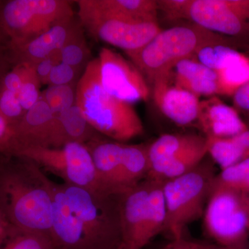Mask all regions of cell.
Masks as SVG:
<instances>
[{
    "label": "cell",
    "instance_id": "cell-1",
    "mask_svg": "<svg viewBox=\"0 0 249 249\" xmlns=\"http://www.w3.org/2000/svg\"><path fill=\"white\" fill-rule=\"evenodd\" d=\"M53 181L30 159L0 154V213L12 227L50 237Z\"/></svg>",
    "mask_w": 249,
    "mask_h": 249
},
{
    "label": "cell",
    "instance_id": "cell-2",
    "mask_svg": "<svg viewBox=\"0 0 249 249\" xmlns=\"http://www.w3.org/2000/svg\"><path fill=\"white\" fill-rule=\"evenodd\" d=\"M76 91V104L98 134L121 142L143 134V124L132 104L114 97L103 89L98 58L85 67L77 82Z\"/></svg>",
    "mask_w": 249,
    "mask_h": 249
},
{
    "label": "cell",
    "instance_id": "cell-3",
    "mask_svg": "<svg viewBox=\"0 0 249 249\" xmlns=\"http://www.w3.org/2000/svg\"><path fill=\"white\" fill-rule=\"evenodd\" d=\"M238 42L191 23L161 30L145 47L127 55L152 83L155 78L170 73L178 62L195 57L205 46L224 43L237 47Z\"/></svg>",
    "mask_w": 249,
    "mask_h": 249
},
{
    "label": "cell",
    "instance_id": "cell-4",
    "mask_svg": "<svg viewBox=\"0 0 249 249\" xmlns=\"http://www.w3.org/2000/svg\"><path fill=\"white\" fill-rule=\"evenodd\" d=\"M78 220L85 249H124L121 193L94 192L61 183Z\"/></svg>",
    "mask_w": 249,
    "mask_h": 249
},
{
    "label": "cell",
    "instance_id": "cell-5",
    "mask_svg": "<svg viewBox=\"0 0 249 249\" xmlns=\"http://www.w3.org/2000/svg\"><path fill=\"white\" fill-rule=\"evenodd\" d=\"M216 175L213 165L203 160L184 175L163 182L166 209L163 232L172 240L184 237L186 227L204 215Z\"/></svg>",
    "mask_w": 249,
    "mask_h": 249
},
{
    "label": "cell",
    "instance_id": "cell-6",
    "mask_svg": "<svg viewBox=\"0 0 249 249\" xmlns=\"http://www.w3.org/2000/svg\"><path fill=\"white\" fill-rule=\"evenodd\" d=\"M76 3L82 27L97 40L127 54L142 49L161 31L158 22L124 17L103 7L98 0H79Z\"/></svg>",
    "mask_w": 249,
    "mask_h": 249
},
{
    "label": "cell",
    "instance_id": "cell-7",
    "mask_svg": "<svg viewBox=\"0 0 249 249\" xmlns=\"http://www.w3.org/2000/svg\"><path fill=\"white\" fill-rule=\"evenodd\" d=\"M74 18L71 2L65 0H11L0 14V29L9 48L19 47L52 27Z\"/></svg>",
    "mask_w": 249,
    "mask_h": 249
},
{
    "label": "cell",
    "instance_id": "cell-8",
    "mask_svg": "<svg viewBox=\"0 0 249 249\" xmlns=\"http://www.w3.org/2000/svg\"><path fill=\"white\" fill-rule=\"evenodd\" d=\"M249 201V194L213 183L203 216L205 232L216 245H248Z\"/></svg>",
    "mask_w": 249,
    "mask_h": 249
},
{
    "label": "cell",
    "instance_id": "cell-9",
    "mask_svg": "<svg viewBox=\"0 0 249 249\" xmlns=\"http://www.w3.org/2000/svg\"><path fill=\"white\" fill-rule=\"evenodd\" d=\"M14 155L34 160L42 170L62 178L63 183L89 191L111 193L100 181L86 144L70 142L60 147L25 149Z\"/></svg>",
    "mask_w": 249,
    "mask_h": 249
},
{
    "label": "cell",
    "instance_id": "cell-10",
    "mask_svg": "<svg viewBox=\"0 0 249 249\" xmlns=\"http://www.w3.org/2000/svg\"><path fill=\"white\" fill-rule=\"evenodd\" d=\"M181 19L238 42L249 40V0H186Z\"/></svg>",
    "mask_w": 249,
    "mask_h": 249
},
{
    "label": "cell",
    "instance_id": "cell-11",
    "mask_svg": "<svg viewBox=\"0 0 249 249\" xmlns=\"http://www.w3.org/2000/svg\"><path fill=\"white\" fill-rule=\"evenodd\" d=\"M97 58L100 80L108 93L131 104L147 101L151 89L132 61L106 47L101 49Z\"/></svg>",
    "mask_w": 249,
    "mask_h": 249
},
{
    "label": "cell",
    "instance_id": "cell-12",
    "mask_svg": "<svg viewBox=\"0 0 249 249\" xmlns=\"http://www.w3.org/2000/svg\"><path fill=\"white\" fill-rule=\"evenodd\" d=\"M151 84L152 97L165 117L177 125H196L200 105L198 96L175 85L170 73L155 78Z\"/></svg>",
    "mask_w": 249,
    "mask_h": 249
},
{
    "label": "cell",
    "instance_id": "cell-13",
    "mask_svg": "<svg viewBox=\"0 0 249 249\" xmlns=\"http://www.w3.org/2000/svg\"><path fill=\"white\" fill-rule=\"evenodd\" d=\"M55 118L47 103L41 97L15 127L11 154L25 149L50 147Z\"/></svg>",
    "mask_w": 249,
    "mask_h": 249
},
{
    "label": "cell",
    "instance_id": "cell-14",
    "mask_svg": "<svg viewBox=\"0 0 249 249\" xmlns=\"http://www.w3.org/2000/svg\"><path fill=\"white\" fill-rule=\"evenodd\" d=\"M81 27L74 18L55 26L19 47L9 48L15 63H27L35 65L37 62L49 57L58 55L60 49L65 46L75 32Z\"/></svg>",
    "mask_w": 249,
    "mask_h": 249
},
{
    "label": "cell",
    "instance_id": "cell-15",
    "mask_svg": "<svg viewBox=\"0 0 249 249\" xmlns=\"http://www.w3.org/2000/svg\"><path fill=\"white\" fill-rule=\"evenodd\" d=\"M196 125L204 137L218 138L232 137L249 128L237 109L217 96L200 101Z\"/></svg>",
    "mask_w": 249,
    "mask_h": 249
},
{
    "label": "cell",
    "instance_id": "cell-16",
    "mask_svg": "<svg viewBox=\"0 0 249 249\" xmlns=\"http://www.w3.org/2000/svg\"><path fill=\"white\" fill-rule=\"evenodd\" d=\"M150 185L151 181L147 178L126 190L121 195L124 249H142L141 236L146 217L147 198Z\"/></svg>",
    "mask_w": 249,
    "mask_h": 249
},
{
    "label": "cell",
    "instance_id": "cell-17",
    "mask_svg": "<svg viewBox=\"0 0 249 249\" xmlns=\"http://www.w3.org/2000/svg\"><path fill=\"white\" fill-rule=\"evenodd\" d=\"M124 143L101 135L86 144L100 181L111 193H124L119 186V175Z\"/></svg>",
    "mask_w": 249,
    "mask_h": 249
},
{
    "label": "cell",
    "instance_id": "cell-18",
    "mask_svg": "<svg viewBox=\"0 0 249 249\" xmlns=\"http://www.w3.org/2000/svg\"><path fill=\"white\" fill-rule=\"evenodd\" d=\"M99 136L76 104L55 116L49 147H60L70 142L87 144Z\"/></svg>",
    "mask_w": 249,
    "mask_h": 249
},
{
    "label": "cell",
    "instance_id": "cell-19",
    "mask_svg": "<svg viewBox=\"0 0 249 249\" xmlns=\"http://www.w3.org/2000/svg\"><path fill=\"white\" fill-rule=\"evenodd\" d=\"M208 154L207 139L166 160L150 163L147 178L164 182L197 166Z\"/></svg>",
    "mask_w": 249,
    "mask_h": 249
},
{
    "label": "cell",
    "instance_id": "cell-20",
    "mask_svg": "<svg viewBox=\"0 0 249 249\" xmlns=\"http://www.w3.org/2000/svg\"><path fill=\"white\" fill-rule=\"evenodd\" d=\"M150 170L147 145L124 143L119 175L121 191H125L145 180L148 177Z\"/></svg>",
    "mask_w": 249,
    "mask_h": 249
},
{
    "label": "cell",
    "instance_id": "cell-21",
    "mask_svg": "<svg viewBox=\"0 0 249 249\" xmlns=\"http://www.w3.org/2000/svg\"><path fill=\"white\" fill-rule=\"evenodd\" d=\"M150 179L151 185L147 198L146 217L140 240L142 249L154 237L163 232L166 219V209L162 188L163 182L152 178Z\"/></svg>",
    "mask_w": 249,
    "mask_h": 249
},
{
    "label": "cell",
    "instance_id": "cell-22",
    "mask_svg": "<svg viewBox=\"0 0 249 249\" xmlns=\"http://www.w3.org/2000/svg\"><path fill=\"white\" fill-rule=\"evenodd\" d=\"M206 139L196 134H165L147 145L150 163L178 155Z\"/></svg>",
    "mask_w": 249,
    "mask_h": 249
},
{
    "label": "cell",
    "instance_id": "cell-23",
    "mask_svg": "<svg viewBox=\"0 0 249 249\" xmlns=\"http://www.w3.org/2000/svg\"><path fill=\"white\" fill-rule=\"evenodd\" d=\"M112 12L139 20L158 22L159 7L155 0H98Z\"/></svg>",
    "mask_w": 249,
    "mask_h": 249
},
{
    "label": "cell",
    "instance_id": "cell-24",
    "mask_svg": "<svg viewBox=\"0 0 249 249\" xmlns=\"http://www.w3.org/2000/svg\"><path fill=\"white\" fill-rule=\"evenodd\" d=\"M216 73L221 95L232 96L237 90L249 82V57L240 53L224 69Z\"/></svg>",
    "mask_w": 249,
    "mask_h": 249
},
{
    "label": "cell",
    "instance_id": "cell-25",
    "mask_svg": "<svg viewBox=\"0 0 249 249\" xmlns=\"http://www.w3.org/2000/svg\"><path fill=\"white\" fill-rule=\"evenodd\" d=\"M0 249H53L49 236L9 226L0 237Z\"/></svg>",
    "mask_w": 249,
    "mask_h": 249
},
{
    "label": "cell",
    "instance_id": "cell-26",
    "mask_svg": "<svg viewBox=\"0 0 249 249\" xmlns=\"http://www.w3.org/2000/svg\"><path fill=\"white\" fill-rule=\"evenodd\" d=\"M208 154L221 170L227 169L245 160V152L233 137L229 138L206 137Z\"/></svg>",
    "mask_w": 249,
    "mask_h": 249
},
{
    "label": "cell",
    "instance_id": "cell-27",
    "mask_svg": "<svg viewBox=\"0 0 249 249\" xmlns=\"http://www.w3.org/2000/svg\"><path fill=\"white\" fill-rule=\"evenodd\" d=\"M240 53L234 46L224 43L212 44L199 49L195 58L208 68L217 72L224 69Z\"/></svg>",
    "mask_w": 249,
    "mask_h": 249
},
{
    "label": "cell",
    "instance_id": "cell-28",
    "mask_svg": "<svg viewBox=\"0 0 249 249\" xmlns=\"http://www.w3.org/2000/svg\"><path fill=\"white\" fill-rule=\"evenodd\" d=\"M76 86L74 85L49 86L42 93L45 100L55 116L60 115L76 105Z\"/></svg>",
    "mask_w": 249,
    "mask_h": 249
},
{
    "label": "cell",
    "instance_id": "cell-29",
    "mask_svg": "<svg viewBox=\"0 0 249 249\" xmlns=\"http://www.w3.org/2000/svg\"><path fill=\"white\" fill-rule=\"evenodd\" d=\"M81 27L70 37L58 53L59 61L78 70L88 60L89 54Z\"/></svg>",
    "mask_w": 249,
    "mask_h": 249
},
{
    "label": "cell",
    "instance_id": "cell-30",
    "mask_svg": "<svg viewBox=\"0 0 249 249\" xmlns=\"http://www.w3.org/2000/svg\"><path fill=\"white\" fill-rule=\"evenodd\" d=\"M213 183L249 194V158L221 170L216 175Z\"/></svg>",
    "mask_w": 249,
    "mask_h": 249
},
{
    "label": "cell",
    "instance_id": "cell-31",
    "mask_svg": "<svg viewBox=\"0 0 249 249\" xmlns=\"http://www.w3.org/2000/svg\"><path fill=\"white\" fill-rule=\"evenodd\" d=\"M170 76L175 80H217V73L198 61L195 57L178 62L170 72Z\"/></svg>",
    "mask_w": 249,
    "mask_h": 249
},
{
    "label": "cell",
    "instance_id": "cell-32",
    "mask_svg": "<svg viewBox=\"0 0 249 249\" xmlns=\"http://www.w3.org/2000/svg\"><path fill=\"white\" fill-rule=\"evenodd\" d=\"M40 85L34 65H29L22 87L16 95L22 109L26 112L40 99L42 95L40 91Z\"/></svg>",
    "mask_w": 249,
    "mask_h": 249
},
{
    "label": "cell",
    "instance_id": "cell-33",
    "mask_svg": "<svg viewBox=\"0 0 249 249\" xmlns=\"http://www.w3.org/2000/svg\"><path fill=\"white\" fill-rule=\"evenodd\" d=\"M0 113L14 129L24 117L26 111L22 109L16 93L0 90Z\"/></svg>",
    "mask_w": 249,
    "mask_h": 249
},
{
    "label": "cell",
    "instance_id": "cell-34",
    "mask_svg": "<svg viewBox=\"0 0 249 249\" xmlns=\"http://www.w3.org/2000/svg\"><path fill=\"white\" fill-rule=\"evenodd\" d=\"M171 78V76H170ZM175 85L190 91L198 97L215 96L221 95L217 80L211 79L175 80L171 78Z\"/></svg>",
    "mask_w": 249,
    "mask_h": 249
},
{
    "label": "cell",
    "instance_id": "cell-35",
    "mask_svg": "<svg viewBox=\"0 0 249 249\" xmlns=\"http://www.w3.org/2000/svg\"><path fill=\"white\" fill-rule=\"evenodd\" d=\"M78 70L63 62L55 64L49 78V86L73 85Z\"/></svg>",
    "mask_w": 249,
    "mask_h": 249
},
{
    "label": "cell",
    "instance_id": "cell-36",
    "mask_svg": "<svg viewBox=\"0 0 249 249\" xmlns=\"http://www.w3.org/2000/svg\"><path fill=\"white\" fill-rule=\"evenodd\" d=\"M14 137V127L0 113V154H11Z\"/></svg>",
    "mask_w": 249,
    "mask_h": 249
},
{
    "label": "cell",
    "instance_id": "cell-37",
    "mask_svg": "<svg viewBox=\"0 0 249 249\" xmlns=\"http://www.w3.org/2000/svg\"><path fill=\"white\" fill-rule=\"evenodd\" d=\"M58 55L49 57L34 65L36 74L42 85H48L49 78L51 72L53 70L55 64L59 62Z\"/></svg>",
    "mask_w": 249,
    "mask_h": 249
},
{
    "label": "cell",
    "instance_id": "cell-38",
    "mask_svg": "<svg viewBox=\"0 0 249 249\" xmlns=\"http://www.w3.org/2000/svg\"><path fill=\"white\" fill-rule=\"evenodd\" d=\"M215 246V244L188 240L183 237L178 240H172L171 243L161 249H213Z\"/></svg>",
    "mask_w": 249,
    "mask_h": 249
},
{
    "label": "cell",
    "instance_id": "cell-39",
    "mask_svg": "<svg viewBox=\"0 0 249 249\" xmlns=\"http://www.w3.org/2000/svg\"><path fill=\"white\" fill-rule=\"evenodd\" d=\"M232 97L233 107L238 112L249 114V82L237 90Z\"/></svg>",
    "mask_w": 249,
    "mask_h": 249
},
{
    "label": "cell",
    "instance_id": "cell-40",
    "mask_svg": "<svg viewBox=\"0 0 249 249\" xmlns=\"http://www.w3.org/2000/svg\"><path fill=\"white\" fill-rule=\"evenodd\" d=\"M9 224L6 222V221L5 220L4 218L2 217L1 213H0V237L3 235V234L6 232V231L7 230L8 228L9 227Z\"/></svg>",
    "mask_w": 249,
    "mask_h": 249
},
{
    "label": "cell",
    "instance_id": "cell-41",
    "mask_svg": "<svg viewBox=\"0 0 249 249\" xmlns=\"http://www.w3.org/2000/svg\"><path fill=\"white\" fill-rule=\"evenodd\" d=\"M213 249H248V245L231 246V247H220L216 245Z\"/></svg>",
    "mask_w": 249,
    "mask_h": 249
},
{
    "label": "cell",
    "instance_id": "cell-42",
    "mask_svg": "<svg viewBox=\"0 0 249 249\" xmlns=\"http://www.w3.org/2000/svg\"><path fill=\"white\" fill-rule=\"evenodd\" d=\"M246 116V124H247V125H248V127H249V114H245Z\"/></svg>",
    "mask_w": 249,
    "mask_h": 249
},
{
    "label": "cell",
    "instance_id": "cell-43",
    "mask_svg": "<svg viewBox=\"0 0 249 249\" xmlns=\"http://www.w3.org/2000/svg\"><path fill=\"white\" fill-rule=\"evenodd\" d=\"M247 225H248V229L249 231V201L248 206V214H247Z\"/></svg>",
    "mask_w": 249,
    "mask_h": 249
}]
</instances>
